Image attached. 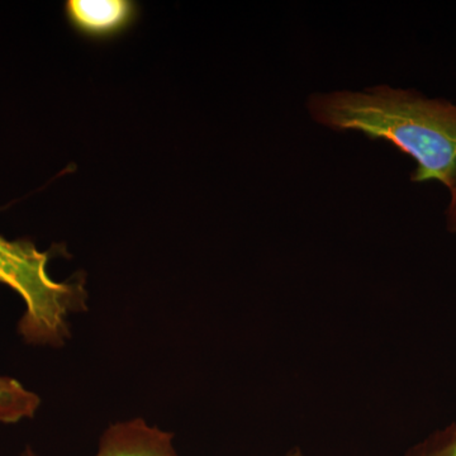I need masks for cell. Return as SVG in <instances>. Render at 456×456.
<instances>
[{"instance_id": "obj_1", "label": "cell", "mask_w": 456, "mask_h": 456, "mask_svg": "<svg viewBox=\"0 0 456 456\" xmlns=\"http://www.w3.org/2000/svg\"><path fill=\"white\" fill-rule=\"evenodd\" d=\"M305 106L311 118L329 130L362 132L369 139L388 141L415 161L412 182L455 188L454 102L383 84L314 93Z\"/></svg>"}, {"instance_id": "obj_2", "label": "cell", "mask_w": 456, "mask_h": 456, "mask_svg": "<svg viewBox=\"0 0 456 456\" xmlns=\"http://www.w3.org/2000/svg\"><path fill=\"white\" fill-rule=\"evenodd\" d=\"M50 251L28 240L0 236V283L20 294L26 312L18 330L29 344L60 346L69 334L68 316L84 308L83 281H56L50 277Z\"/></svg>"}, {"instance_id": "obj_3", "label": "cell", "mask_w": 456, "mask_h": 456, "mask_svg": "<svg viewBox=\"0 0 456 456\" xmlns=\"http://www.w3.org/2000/svg\"><path fill=\"white\" fill-rule=\"evenodd\" d=\"M65 14L75 31L103 40L119 35L134 23L137 5L130 0H68Z\"/></svg>"}, {"instance_id": "obj_4", "label": "cell", "mask_w": 456, "mask_h": 456, "mask_svg": "<svg viewBox=\"0 0 456 456\" xmlns=\"http://www.w3.org/2000/svg\"><path fill=\"white\" fill-rule=\"evenodd\" d=\"M173 437L141 419L118 422L104 432L97 456H176Z\"/></svg>"}, {"instance_id": "obj_5", "label": "cell", "mask_w": 456, "mask_h": 456, "mask_svg": "<svg viewBox=\"0 0 456 456\" xmlns=\"http://www.w3.org/2000/svg\"><path fill=\"white\" fill-rule=\"evenodd\" d=\"M40 404V397L27 391L18 380L0 377V424H16L31 419Z\"/></svg>"}, {"instance_id": "obj_6", "label": "cell", "mask_w": 456, "mask_h": 456, "mask_svg": "<svg viewBox=\"0 0 456 456\" xmlns=\"http://www.w3.org/2000/svg\"><path fill=\"white\" fill-rule=\"evenodd\" d=\"M404 456H456V421L411 446Z\"/></svg>"}, {"instance_id": "obj_7", "label": "cell", "mask_w": 456, "mask_h": 456, "mask_svg": "<svg viewBox=\"0 0 456 456\" xmlns=\"http://www.w3.org/2000/svg\"><path fill=\"white\" fill-rule=\"evenodd\" d=\"M446 230L456 235V185L450 191V200L445 211Z\"/></svg>"}, {"instance_id": "obj_8", "label": "cell", "mask_w": 456, "mask_h": 456, "mask_svg": "<svg viewBox=\"0 0 456 456\" xmlns=\"http://www.w3.org/2000/svg\"><path fill=\"white\" fill-rule=\"evenodd\" d=\"M285 456H305L303 455L302 450L299 448H293L287 452Z\"/></svg>"}, {"instance_id": "obj_9", "label": "cell", "mask_w": 456, "mask_h": 456, "mask_svg": "<svg viewBox=\"0 0 456 456\" xmlns=\"http://www.w3.org/2000/svg\"><path fill=\"white\" fill-rule=\"evenodd\" d=\"M25 456H33L31 452H27Z\"/></svg>"}]
</instances>
